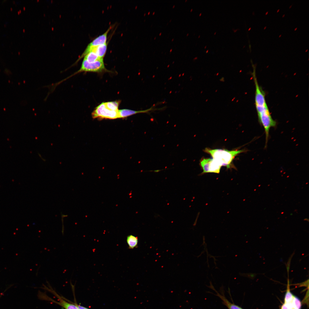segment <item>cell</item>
Instances as JSON below:
<instances>
[{
    "label": "cell",
    "instance_id": "cell-1",
    "mask_svg": "<svg viewBox=\"0 0 309 309\" xmlns=\"http://www.w3.org/2000/svg\"><path fill=\"white\" fill-rule=\"evenodd\" d=\"M204 151L210 154L213 159L221 166H225L227 168L231 167V163L235 157L238 154L244 152V149L229 150L226 149L205 148Z\"/></svg>",
    "mask_w": 309,
    "mask_h": 309
},
{
    "label": "cell",
    "instance_id": "cell-2",
    "mask_svg": "<svg viewBox=\"0 0 309 309\" xmlns=\"http://www.w3.org/2000/svg\"><path fill=\"white\" fill-rule=\"evenodd\" d=\"M107 71L105 67L103 59H101L92 63H89L83 59L81 67L78 71L67 78L56 83V85L57 86L67 79L82 72H92L100 73Z\"/></svg>",
    "mask_w": 309,
    "mask_h": 309
},
{
    "label": "cell",
    "instance_id": "cell-3",
    "mask_svg": "<svg viewBox=\"0 0 309 309\" xmlns=\"http://www.w3.org/2000/svg\"><path fill=\"white\" fill-rule=\"evenodd\" d=\"M92 118L99 119H114L119 118L118 111H114L109 109L105 102L98 106L92 113Z\"/></svg>",
    "mask_w": 309,
    "mask_h": 309
},
{
    "label": "cell",
    "instance_id": "cell-4",
    "mask_svg": "<svg viewBox=\"0 0 309 309\" xmlns=\"http://www.w3.org/2000/svg\"><path fill=\"white\" fill-rule=\"evenodd\" d=\"M259 122L265 130L266 134V146L268 141L270 128L276 126V122L272 118L269 110L258 114Z\"/></svg>",
    "mask_w": 309,
    "mask_h": 309
},
{
    "label": "cell",
    "instance_id": "cell-5",
    "mask_svg": "<svg viewBox=\"0 0 309 309\" xmlns=\"http://www.w3.org/2000/svg\"><path fill=\"white\" fill-rule=\"evenodd\" d=\"M200 165L203 171L202 174L207 173H219L221 166L213 159L203 158Z\"/></svg>",
    "mask_w": 309,
    "mask_h": 309
},
{
    "label": "cell",
    "instance_id": "cell-6",
    "mask_svg": "<svg viewBox=\"0 0 309 309\" xmlns=\"http://www.w3.org/2000/svg\"><path fill=\"white\" fill-rule=\"evenodd\" d=\"M156 109L152 106L149 109L142 110L136 111L127 109L120 110H118L119 118H125L138 113H149V112Z\"/></svg>",
    "mask_w": 309,
    "mask_h": 309
},
{
    "label": "cell",
    "instance_id": "cell-7",
    "mask_svg": "<svg viewBox=\"0 0 309 309\" xmlns=\"http://www.w3.org/2000/svg\"><path fill=\"white\" fill-rule=\"evenodd\" d=\"M110 29V27L104 33L94 39L88 45L86 48L96 47L106 43L107 35Z\"/></svg>",
    "mask_w": 309,
    "mask_h": 309
},
{
    "label": "cell",
    "instance_id": "cell-8",
    "mask_svg": "<svg viewBox=\"0 0 309 309\" xmlns=\"http://www.w3.org/2000/svg\"><path fill=\"white\" fill-rule=\"evenodd\" d=\"M301 303L300 300L294 296L292 300L284 302L282 306L281 309H301Z\"/></svg>",
    "mask_w": 309,
    "mask_h": 309
},
{
    "label": "cell",
    "instance_id": "cell-9",
    "mask_svg": "<svg viewBox=\"0 0 309 309\" xmlns=\"http://www.w3.org/2000/svg\"><path fill=\"white\" fill-rule=\"evenodd\" d=\"M211 283H210V288L216 292V295L221 299L223 303L227 307L228 309H243L241 307L234 303H231L226 298L224 295L221 294L217 291L213 286L211 282Z\"/></svg>",
    "mask_w": 309,
    "mask_h": 309
},
{
    "label": "cell",
    "instance_id": "cell-10",
    "mask_svg": "<svg viewBox=\"0 0 309 309\" xmlns=\"http://www.w3.org/2000/svg\"><path fill=\"white\" fill-rule=\"evenodd\" d=\"M55 295L57 296L59 300L58 302H55L59 304L64 309H78L75 303L73 304L67 302L62 298L58 294H56Z\"/></svg>",
    "mask_w": 309,
    "mask_h": 309
},
{
    "label": "cell",
    "instance_id": "cell-11",
    "mask_svg": "<svg viewBox=\"0 0 309 309\" xmlns=\"http://www.w3.org/2000/svg\"><path fill=\"white\" fill-rule=\"evenodd\" d=\"M126 241L129 248L132 249L137 247L138 240L137 237L131 235H129L127 237Z\"/></svg>",
    "mask_w": 309,
    "mask_h": 309
},
{
    "label": "cell",
    "instance_id": "cell-12",
    "mask_svg": "<svg viewBox=\"0 0 309 309\" xmlns=\"http://www.w3.org/2000/svg\"><path fill=\"white\" fill-rule=\"evenodd\" d=\"M100 58L96 54L92 52H90L87 54L84 57V59L89 63H92L97 61Z\"/></svg>",
    "mask_w": 309,
    "mask_h": 309
},
{
    "label": "cell",
    "instance_id": "cell-13",
    "mask_svg": "<svg viewBox=\"0 0 309 309\" xmlns=\"http://www.w3.org/2000/svg\"><path fill=\"white\" fill-rule=\"evenodd\" d=\"M120 101L105 102L106 107L110 110L114 111H118V107L120 103Z\"/></svg>",
    "mask_w": 309,
    "mask_h": 309
},
{
    "label": "cell",
    "instance_id": "cell-14",
    "mask_svg": "<svg viewBox=\"0 0 309 309\" xmlns=\"http://www.w3.org/2000/svg\"><path fill=\"white\" fill-rule=\"evenodd\" d=\"M293 255H294V253L292 254V255L288 259V262L287 263V264L286 265V268H287V272H288V274H289V269H290V262H291V260L292 258V256Z\"/></svg>",
    "mask_w": 309,
    "mask_h": 309
},
{
    "label": "cell",
    "instance_id": "cell-15",
    "mask_svg": "<svg viewBox=\"0 0 309 309\" xmlns=\"http://www.w3.org/2000/svg\"><path fill=\"white\" fill-rule=\"evenodd\" d=\"M75 304L78 309H88V308L86 307H84L80 305H78L76 303Z\"/></svg>",
    "mask_w": 309,
    "mask_h": 309
},
{
    "label": "cell",
    "instance_id": "cell-16",
    "mask_svg": "<svg viewBox=\"0 0 309 309\" xmlns=\"http://www.w3.org/2000/svg\"><path fill=\"white\" fill-rule=\"evenodd\" d=\"M249 48H250V51H251V44L249 43Z\"/></svg>",
    "mask_w": 309,
    "mask_h": 309
},
{
    "label": "cell",
    "instance_id": "cell-17",
    "mask_svg": "<svg viewBox=\"0 0 309 309\" xmlns=\"http://www.w3.org/2000/svg\"><path fill=\"white\" fill-rule=\"evenodd\" d=\"M154 13H155V12H153V14H153V15H154Z\"/></svg>",
    "mask_w": 309,
    "mask_h": 309
},
{
    "label": "cell",
    "instance_id": "cell-18",
    "mask_svg": "<svg viewBox=\"0 0 309 309\" xmlns=\"http://www.w3.org/2000/svg\"><path fill=\"white\" fill-rule=\"evenodd\" d=\"M150 13V11H149V12H148V15H149V14Z\"/></svg>",
    "mask_w": 309,
    "mask_h": 309
},
{
    "label": "cell",
    "instance_id": "cell-19",
    "mask_svg": "<svg viewBox=\"0 0 309 309\" xmlns=\"http://www.w3.org/2000/svg\"><path fill=\"white\" fill-rule=\"evenodd\" d=\"M172 49H171L170 50V52H171V51H172Z\"/></svg>",
    "mask_w": 309,
    "mask_h": 309
},
{
    "label": "cell",
    "instance_id": "cell-20",
    "mask_svg": "<svg viewBox=\"0 0 309 309\" xmlns=\"http://www.w3.org/2000/svg\"><path fill=\"white\" fill-rule=\"evenodd\" d=\"M161 33H160V34H159V35H161Z\"/></svg>",
    "mask_w": 309,
    "mask_h": 309
},
{
    "label": "cell",
    "instance_id": "cell-21",
    "mask_svg": "<svg viewBox=\"0 0 309 309\" xmlns=\"http://www.w3.org/2000/svg\"><path fill=\"white\" fill-rule=\"evenodd\" d=\"M175 6V5H174L173 6V7H174Z\"/></svg>",
    "mask_w": 309,
    "mask_h": 309
},
{
    "label": "cell",
    "instance_id": "cell-22",
    "mask_svg": "<svg viewBox=\"0 0 309 309\" xmlns=\"http://www.w3.org/2000/svg\"><path fill=\"white\" fill-rule=\"evenodd\" d=\"M268 13V12H266V14H267V13Z\"/></svg>",
    "mask_w": 309,
    "mask_h": 309
},
{
    "label": "cell",
    "instance_id": "cell-23",
    "mask_svg": "<svg viewBox=\"0 0 309 309\" xmlns=\"http://www.w3.org/2000/svg\"><path fill=\"white\" fill-rule=\"evenodd\" d=\"M173 39H172V41H173Z\"/></svg>",
    "mask_w": 309,
    "mask_h": 309
},
{
    "label": "cell",
    "instance_id": "cell-24",
    "mask_svg": "<svg viewBox=\"0 0 309 309\" xmlns=\"http://www.w3.org/2000/svg\"><path fill=\"white\" fill-rule=\"evenodd\" d=\"M279 9H278V11H277V12H278V11H279Z\"/></svg>",
    "mask_w": 309,
    "mask_h": 309
},
{
    "label": "cell",
    "instance_id": "cell-25",
    "mask_svg": "<svg viewBox=\"0 0 309 309\" xmlns=\"http://www.w3.org/2000/svg\"><path fill=\"white\" fill-rule=\"evenodd\" d=\"M155 38H156V37H155V38H154V39H155Z\"/></svg>",
    "mask_w": 309,
    "mask_h": 309
},
{
    "label": "cell",
    "instance_id": "cell-26",
    "mask_svg": "<svg viewBox=\"0 0 309 309\" xmlns=\"http://www.w3.org/2000/svg\"><path fill=\"white\" fill-rule=\"evenodd\" d=\"M171 21V20H170V21Z\"/></svg>",
    "mask_w": 309,
    "mask_h": 309
}]
</instances>
